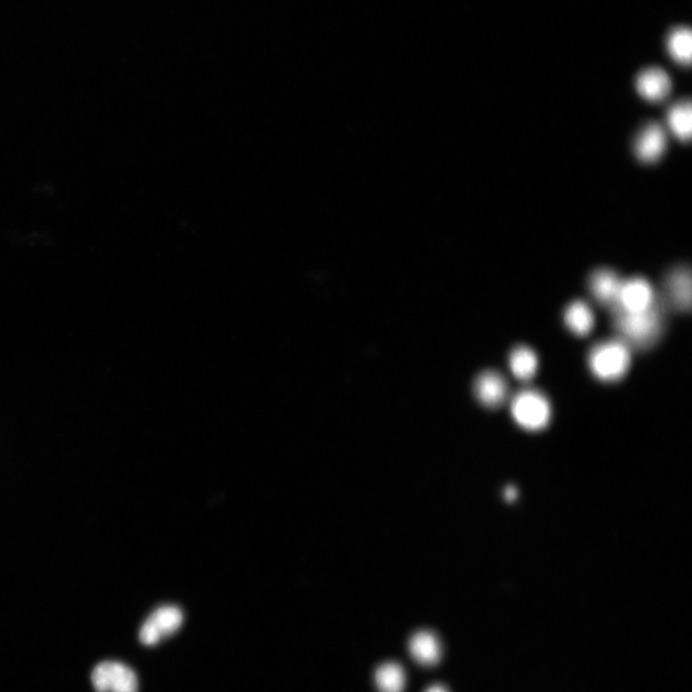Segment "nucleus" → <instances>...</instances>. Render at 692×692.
Instances as JSON below:
<instances>
[{
    "instance_id": "obj_15",
    "label": "nucleus",
    "mask_w": 692,
    "mask_h": 692,
    "mask_svg": "<svg viewBox=\"0 0 692 692\" xmlns=\"http://www.w3.org/2000/svg\"><path fill=\"white\" fill-rule=\"evenodd\" d=\"M375 681L379 692H403L406 687V674L397 662L383 663L376 670Z\"/></svg>"
},
{
    "instance_id": "obj_18",
    "label": "nucleus",
    "mask_w": 692,
    "mask_h": 692,
    "mask_svg": "<svg viewBox=\"0 0 692 692\" xmlns=\"http://www.w3.org/2000/svg\"><path fill=\"white\" fill-rule=\"evenodd\" d=\"M426 692H450L446 689L445 687L442 685H434L429 687Z\"/></svg>"
},
{
    "instance_id": "obj_13",
    "label": "nucleus",
    "mask_w": 692,
    "mask_h": 692,
    "mask_svg": "<svg viewBox=\"0 0 692 692\" xmlns=\"http://www.w3.org/2000/svg\"><path fill=\"white\" fill-rule=\"evenodd\" d=\"M691 43V30L684 25L673 28L665 38V46L670 56L683 66L690 65Z\"/></svg>"
},
{
    "instance_id": "obj_17",
    "label": "nucleus",
    "mask_w": 692,
    "mask_h": 692,
    "mask_svg": "<svg viewBox=\"0 0 692 692\" xmlns=\"http://www.w3.org/2000/svg\"><path fill=\"white\" fill-rule=\"evenodd\" d=\"M510 367L514 376L527 381L536 373L538 360L536 353L527 346H518L511 351L509 359Z\"/></svg>"
},
{
    "instance_id": "obj_8",
    "label": "nucleus",
    "mask_w": 692,
    "mask_h": 692,
    "mask_svg": "<svg viewBox=\"0 0 692 692\" xmlns=\"http://www.w3.org/2000/svg\"><path fill=\"white\" fill-rule=\"evenodd\" d=\"M665 296L662 301L669 302L674 309L687 312L691 308V272L687 266H679L672 271L664 284Z\"/></svg>"
},
{
    "instance_id": "obj_3",
    "label": "nucleus",
    "mask_w": 692,
    "mask_h": 692,
    "mask_svg": "<svg viewBox=\"0 0 692 692\" xmlns=\"http://www.w3.org/2000/svg\"><path fill=\"white\" fill-rule=\"evenodd\" d=\"M511 411L518 425L528 431L545 428L551 418V407L545 395L532 389L517 393L511 401Z\"/></svg>"
},
{
    "instance_id": "obj_9",
    "label": "nucleus",
    "mask_w": 692,
    "mask_h": 692,
    "mask_svg": "<svg viewBox=\"0 0 692 692\" xmlns=\"http://www.w3.org/2000/svg\"><path fill=\"white\" fill-rule=\"evenodd\" d=\"M666 148V135L663 128L655 122L646 125L635 139L634 151L639 161L654 163L658 161Z\"/></svg>"
},
{
    "instance_id": "obj_10",
    "label": "nucleus",
    "mask_w": 692,
    "mask_h": 692,
    "mask_svg": "<svg viewBox=\"0 0 692 692\" xmlns=\"http://www.w3.org/2000/svg\"><path fill=\"white\" fill-rule=\"evenodd\" d=\"M635 85L639 96L653 102L664 99L671 94L672 88L668 72L658 67H650L639 72Z\"/></svg>"
},
{
    "instance_id": "obj_6",
    "label": "nucleus",
    "mask_w": 692,
    "mask_h": 692,
    "mask_svg": "<svg viewBox=\"0 0 692 692\" xmlns=\"http://www.w3.org/2000/svg\"><path fill=\"white\" fill-rule=\"evenodd\" d=\"M658 300L657 294L647 280L642 277H634L622 282L618 307L613 311H646Z\"/></svg>"
},
{
    "instance_id": "obj_16",
    "label": "nucleus",
    "mask_w": 692,
    "mask_h": 692,
    "mask_svg": "<svg viewBox=\"0 0 692 692\" xmlns=\"http://www.w3.org/2000/svg\"><path fill=\"white\" fill-rule=\"evenodd\" d=\"M668 123L671 132L683 142H688L692 131V108L689 100L677 102L668 113Z\"/></svg>"
},
{
    "instance_id": "obj_2",
    "label": "nucleus",
    "mask_w": 692,
    "mask_h": 692,
    "mask_svg": "<svg viewBox=\"0 0 692 692\" xmlns=\"http://www.w3.org/2000/svg\"><path fill=\"white\" fill-rule=\"evenodd\" d=\"M631 350L619 340L602 342L588 355V366L595 377L605 382L621 379L629 370Z\"/></svg>"
},
{
    "instance_id": "obj_4",
    "label": "nucleus",
    "mask_w": 692,
    "mask_h": 692,
    "mask_svg": "<svg viewBox=\"0 0 692 692\" xmlns=\"http://www.w3.org/2000/svg\"><path fill=\"white\" fill-rule=\"evenodd\" d=\"M183 620L182 611L175 606L158 608L140 627V643L147 646L158 645L162 639L175 634L181 627Z\"/></svg>"
},
{
    "instance_id": "obj_7",
    "label": "nucleus",
    "mask_w": 692,
    "mask_h": 692,
    "mask_svg": "<svg viewBox=\"0 0 692 692\" xmlns=\"http://www.w3.org/2000/svg\"><path fill=\"white\" fill-rule=\"evenodd\" d=\"M623 280L607 267L595 269L588 278V288L595 300L611 311L618 307Z\"/></svg>"
},
{
    "instance_id": "obj_12",
    "label": "nucleus",
    "mask_w": 692,
    "mask_h": 692,
    "mask_svg": "<svg viewBox=\"0 0 692 692\" xmlns=\"http://www.w3.org/2000/svg\"><path fill=\"white\" fill-rule=\"evenodd\" d=\"M409 652L415 662L422 666H434L442 657L439 638L429 631L416 633L409 640Z\"/></svg>"
},
{
    "instance_id": "obj_11",
    "label": "nucleus",
    "mask_w": 692,
    "mask_h": 692,
    "mask_svg": "<svg viewBox=\"0 0 692 692\" xmlns=\"http://www.w3.org/2000/svg\"><path fill=\"white\" fill-rule=\"evenodd\" d=\"M474 392L477 400L485 407L497 408L507 401L508 384L496 371H485L474 384Z\"/></svg>"
},
{
    "instance_id": "obj_14",
    "label": "nucleus",
    "mask_w": 692,
    "mask_h": 692,
    "mask_svg": "<svg viewBox=\"0 0 692 692\" xmlns=\"http://www.w3.org/2000/svg\"><path fill=\"white\" fill-rule=\"evenodd\" d=\"M563 319L568 328L578 336L587 335L595 325V315L591 307L581 300L573 301L567 307Z\"/></svg>"
},
{
    "instance_id": "obj_5",
    "label": "nucleus",
    "mask_w": 692,
    "mask_h": 692,
    "mask_svg": "<svg viewBox=\"0 0 692 692\" xmlns=\"http://www.w3.org/2000/svg\"><path fill=\"white\" fill-rule=\"evenodd\" d=\"M92 682L97 692H138L136 673L119 662H104L96 666Z\"/></svg>"
},
{
    "instance_id": "obj_1",
    "label": "nucleus",
    "mask_w": 692,
    "mask_h": 692,
    "mask_svg": "<svg viewBox=\"0 0 692 692\" xmlns=\"http://www.w3.org/2000/svg\"><path fill=\"white\" fill-rule=\"evenodd\" d=\"M664 305L659 299L649 309L642 312L613 311L612 325L620 340L630 350L651 348L661 338L664 325Z\"/></svg>"
}]
</instances>
